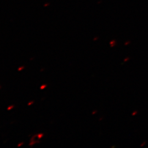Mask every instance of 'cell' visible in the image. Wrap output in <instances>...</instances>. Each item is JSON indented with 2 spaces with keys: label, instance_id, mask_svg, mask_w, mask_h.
<instances>
[{
  "label": "cell",
  "instance_id": "1",
  "mask_svg": "<svg viewBox=\"0 0 148 148\" xmlns=\"http://www.w3.org/2000/svg\"><path fill=\"white\" fill-rule=\"evenodd\" d=\"M116 41L115 40H112V41L110 42V46H111V47H114L116 45Z\"/></svg>",
  "mask_w": 148,
  "mask_h": 148
},
{
  "label": "cell",
  "instance_id": "2",
  "mask_svg": "<svg viewBox=\"0 0 148 148\" xmlns=\"http://www.w3.org/2000/svg\"><path fill=\"white\" fill-rule=\"evenodd\" d=\"M138 111H134V112H133L132 114V116H134V115H136Z\"/></svg>",
  "mask_w": 148,
  "mask_h": 148
},
{
  "label": "cell",
  "instance_id": "3",
  "mask_svg": "<svg viewBox=\"0 0 148 148\" xmlns=\"http://www.w3.org/2000/svg\"><path fill=\"white\" fill-rule=\"evenodd\" d=\"M129 59H130V58L127 57V58H126L125 59V60H124V62H127V61H128Z\"/></svg>",
  "mask_w": 148,
  "mask_h": 148
},
{
  "label": "cell",
  "instance_id": "4",
  "mask_svg": "<svg viewBox=\"0 0 148 148\" xmlns=\"http://www.w3.org/2000/svg\"><path fill=\"white\" fill-rule=\"evenodd\" d=\"M97 112V111H94V112H93V113H92V114H95V112Z\"/></svg>",
  "mask_w": 148,
  "mask_h": 148
},
{
  "label": "cell",
  "instance_id": "5",
  "mask_svg": "<svg viewBox=\"0 0 148 148\" xmlns=\"http://www.w3.org/2000/svg\"><path fill=\"white\" fill-rule=\"evenodd\" d=\"M130 43V42H126V43H125V45H128V44H129Z\"/></svg>",
  "mask_w": 148,
  "mask_h": 148
}]
</instances>
